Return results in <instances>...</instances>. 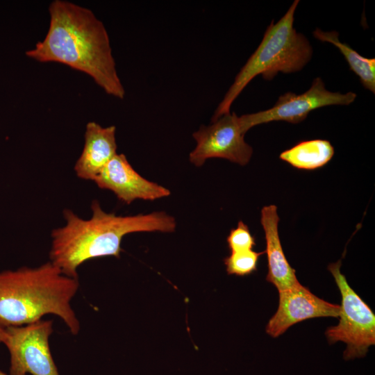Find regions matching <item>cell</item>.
<instances>
[{"label": "cell", "mask_w": 375, "mask_h": 375, "mask_svg": "<svg viewBox=\"0 0 375 375\" xmlns=\"http://www.w3.org/2000/svg\"><path fill=\"white\" fill-rule=\"evenodd\" d=\"M42 41L26 52L39 62H57L91 76L108 94L122 99L125 90L117 72L107 31L92 10L55 0Z\"/></svg>", "instance_id": "cell-1"}, {"label": "cell", "mask_w": 375, "mask_h": 375, "mask_svg": "<svg viewBox=\"0 0 375 375\" xmlns=\"http://www.w3.org/2000/svg\"><path fill=\"white\" fill-rule=\"evenodd\" d=\"M92 216L84 219L65 209V224L51 233L50 260L61 272L78 278L77 269L83 262L96 258H119L122 240L136 232L169 233L176 228L175 219L165 212L119 216L103 210L98 201L91 204Z\"/></svg>", "instance_id": "cell-2"}, {"label": "cell", "mask_w": 375, "mask_h": 375, "mask_svg": "<svg viewBox=\"0 0 375 375\" xmlns=\"http://www.w3.org/2000/svg\"><path fill=\"white\" fill-rule=\"evenodd\" d=\"M78 288V278L64 274L51 261L0 271V326L26 325L54 315L76 335L81 326L71 301Z\"/></svg>", "instance_id": "cell-3"}, {"label": "cell", "mask_w": 375, "mask_h": 375, "mask_svg": "<svg viewBox=\"0 0 375 375\" xmlns=\"http://www.w3.org/2000/svg\"><path fill=\"white\" fill-rule=\"evenodd\" d=\"M299 1H294L274 24L272 20L255 51L236 75L217 106L212 121L231 112V107L246 86L257 76L271 81L278 72L301 70L310 60L312 48L307 38L294 28V16Z\"/></svg>", "instance_id": "cell-4"}, {"label": "cell", "mask_w": 375, "mask_h": 375, "mask_svg": "<svg viewBox=\"0 0 375 375\" xmlns=\"http://www.w3.org/2000/svg\"><path fill=\"white\" fill-rule=\"evenodd\" d=\"M341 260L331 263L332 274L340 292L342 300L338 325L325 332L330 344L341 341L347 344L343 353L345 360L362 358L375 344V315L369 306L350 287L340 271Z\"/></svg>", "instance_id": "cell-5"}, {"label": "cell", "mask_w": 375, "mask_h": 375, "mask_svg": "<svg viewBox=\"0 0 375 375\" xmlns=\"http://www.w3.org/2000/svg\"><path fill=\"white\" fill-rule=\"evenodd\" d=\"M5 329L4 344L10 357V375H60L49 347L52 320L42 319Z\"/></svg>", "instance_id": "cell-6"}, {"label": "cell", "mask_w": 375, "mask_h": 375, "mask_svg": "<svg viewBox=\"0 0 375 375\" xmlns=\"http://www.w3.org/2000/svg\"><path fill=\"white\" fill-rule=\"evenodd\" d=\"M356 96L353 92L342 94L329 91L326 89L322 79L317 77L305 92L296 94L288 92L278 97L272 108L242 115L239 116V120L245 133L255 126L274 121L298 124L315 109L333 105H349L354 101Z\"/></svg>", "instance_id": "cell-7"}, {"label": "cell", "mask_w": 375, "mask_h": 375, "mask_svg": "<svg viewBox=\"0 0 375 375\" xmlns=\"http://www.w3.org/2000/svg\"><path fill=\"white\" fill-rule=\"evenodd\" d=\"M202 126L192 134L197 145L190 153V162L197 167L209 158H219L246 165L253 154L252 147L244 140L239 116L235 112L225 114Z\"/></svg>", "instance_id": "cell-8"}, {"label": "cell", "mask_w": 375, "mask_h": 375, "mask_svg": "<svg viewBox=\"0 0 375 375\" xmlns=\"http://www.w3.org/2000/svg\"><path fill=\"white\" fill-rule=\"evenodd\" d=\"M278 293V309L266 326L267 333L272 338L280 336L292 325L308 319L340 315V306L317 297L301 284Z\"/></svg>", "instance_id": "cell-9"}, {"label": "cell", "mask_w": 375, "mask_h": 375, "mask_svg": "<svg viewBox=\"0 0 375 375\" xmlns=\"http://www.w3.org/2000/svg\"><path fill=\"white\" fill-rule=\"evenodd\" d=\"M93 181L99 188L112 191L127 204L135 199L153 201L170 194L168 189L140 175L123 153H117Z\"/></svg>", "instance_id": "cell-10"}, {"label": "cell", "mask_w": 375, "mask_h": 375, "mask_svg": "<svg viewBox=\"0 0 375 375\" xmlns=\"http://www.w3.org/2000/svg\"><path fill=\"white\" fill-rule=\"evenodd\" d=\"M279 217L275 205L264 206L261 210L260 223L266 242L268 272L266 281L273 284L278 291L297 286L296 271L286 258L278 234Z\"/></svg>", "instance_id": "cell-11"}, {"label": "cell", "mask_w": 375, "mask_h": 375, "mask_svg": "<svg viewBox=\"0 0 375 375\" xmlns=\"http://www.w3.org/2000/svg\"><path fill=\"white\" fill-rule=\"evenodd\" d=\"M116 127H103L90 122L85 132V143L74 165L78 177L92 181L117 154Z\"/></svg>", "instance_id": "cell-12"}, {"label": "cell", "mask_w": 375, "mask_h": 375, "mask_svg": "<svg viewBox=\"0 0 375 375\" xmlns=\"http://www.w3.org/2000/svg\"><path fill=\"white\" fill-rule=\"evenodd\" d=\"M334 155V148L326 140L301 141L279 155L281 160L292 167L314 170L326 165Z\"/></svg>", "instance_id": "cell-13"}, {"label": "cell", "mask_w": 375, "mask_h": 375, "mask_svg": "<svg viewBox=\"0 0 375 375\" xmlns=\"http://www.w3.org/2000/svg\"><path fill=\"white\" fill-rule=\"evenodd\" d=\"M314 37L323 42L335 45L344 56L350 69L360 78L362 86L375 93V59L360 55L347 44L342 42L335 31H324L317 28L312 33Z\"/></svg>", "instance_id": "cell-14"}, {"label": "cell", "mask_w": 375, "mask_h": 375, "mask_svg": "<svg viewBox=\"0 0 375 375\" xmlns=\"http://www.w3.org/2000/svg\"><path fill=\"white\" fill-rule=\"evenodd\" d=\"M265 251L257 252L251 250L231 252L224 258L227 274L244 276L252 274L257 270L258 259Z\"/></svg>", "instance_id": "cell-15"}, {"label": "cell", "mask_w": 375, "mask_h": 375, "mask_svg": "<svg viewBox=\"0 0 375 375\" xmlns=\"http://www.w3.org/2000/svg\"><path fill=\"white\" fill-rule=\"evenodd\" d=\"M226 241L231 252L251 250L256 245L255 238L242 221L238 222L237 227L231 230Z\"/></svg>", "instance_id": "cell-16"}, {"label": "cell", "mask_w": 375, "mask_h": 375, "mask_svg": "<svg viewBox=\"0 0 375 375\" xmlns=\"http://www.w3.org/2000/svg\"><path fill=\"white\" fill-rule=\"evenodd\" d=\"M7 339V333L4 328L0 326V343L4 344Z\"/></svg>", "instance_id": "cell-17"}, {"label": "cell", "mask_w": 375, "mask_h": 375, "mask_svg": "<svg viewBox=\"0 0 375 375\" xmlns=\"http://www.w3.org/2000/svg\"><path fill=\"white\" fill-rule=\"evenodd\" d=\"M0 375H7V374L0 369Z\"/></svg>", "instance_id": "cell-18"}]
</instances>
